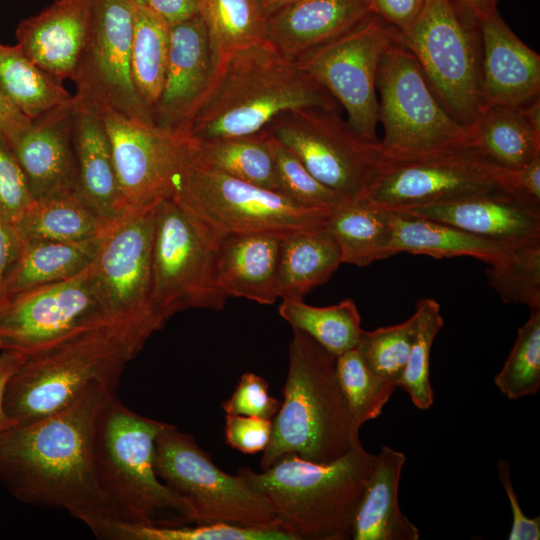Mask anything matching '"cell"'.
Listing matches in <instances>:
<instances>
[{
    "instance_id": "obj_35",
    "label": "cell",
    "mask_w": 540,
    "mask_h": 540,
    "mask_svg": "<svg viewBox=\"0 0 540 540\" xmlns=\"http://www.w3.org/2000/svg\"><path fill=\"white\" fill-rule=\"evenodd\" d=\"M0 86L10 101L30 119L73 99L60 80L37 66L18 45L0 43Z\"/></svg>"
},
{
    "instance_id": "obj_36",
    "label": "cell",
    "mask_w": 540,
    "mask_h": 540,
    "mask_svg": "<svg viewBox=\"0 0 540 540\" xmlns=\"http://www.w3.org/2000/svg\"><path fill=\"white\" fill-rule=\"evenodd\" d=\"M89 529L96 537L109 540H291L275 527L226 522L167 526L100 518Z\"/></svg>"
},
{
    "instance_id": "obj_23",
    "label": "cell",
    "mask_w": 540,
    "mask_h": 540,
    "mask_svg": "<svg viewBox=\"0 0 540 540\" xmlns=\"http://www.w3.org/2000/svg\"><path fill=\"white\" fill-rule=\"evenodd\" d=\"M403 212L498 240L540 239V206L527 203L499 188Z\"/></svg>"
},
{
    "instance_id": "obj_8",
    "label": "cell",
    "mask_w": 540,
    "mask_h": 540,
    "mask_svg": "<svg viewBox=\"0 0 540 540\" xmlns=\"http://www.w3.org/2000/svg\"><path fill=\"white\" fill-rule=\"evenodd\" d=\"M376 88L382 160L400 161L474 147L469 129L441 105L413 54L400 41L383 56Z\"/></svg>"
},
{
    "instance_id": "obj_21",
    "label": "cell",
    "mask_w": 540,
    "mask_h": 540,
    "mask_svg": "<svg viewBox=\"0 0 540 540\" xmlns=\"http://www.w3.org/2000/svg\"><path fill=\"white\" fill-rule=\"evenodd\" d=\"M483 103L521 106L539 96L540 56L509 28L497 11L478 24Z\"/></svg>"
},
{
    "instance_id": "obj_39",
    "label": "cell",
    "mask_w": 540,
    "mask_h": 540,
    "mask_svg": "<svg viewBox=\"0 0 540 540\" xmlns=\"http://www.w3.org/2000/svg\"><path fill=\"white\" fill-rule=\"evenodd\" d=\"M214 59L267 41L266 17L257 0H201Z\"/></svg>"
},
{
    "instance_id": "obj_31",
    "label": "cell",
    "mask_w": 540,
    "mask_h": 540,
    "mask_svg": "<svg viewBox=\"0 0 540 540\" xmlns=\"http://www.w3.org/2000/svg\"><path fill=\"white\" fill-rule=\"evenodd\" d=\"M101 238L75 242L22 240L17 261L5 286V298L79 276L94 263Z\"/></svg>"
},
{
    "instance_id": "obj_10",
    "label": "cell",
    "mask_w": 540,
    "mask_h": 540,
    "mask_svg": "<svg viewBox=\"0 0 540 540\" xmlns=\"http://www.w3.org/2000/svg\"><path fill=\"white\" fill-rule=\"evenodd\" d=\"M154 468L188 505L193 524L226 522L278 529L270 504L243 476L219 469L190 434L172 424L156 439Z\"/></svg>"
},
{
    "instance_id": "obj_45",
    "label": "cell",
    "mask_w": 540,
    "mask_h": 540,
    "mask_svg": "<svg viewBox=\"0 0 540 540\" xmlns=\"http://www.w3.org/2000/svg\"><path fill=\"white\" fill-rule=\"evenodd\" d=\"M267 133L274 159L279 193L301 205L316 208L334 209L346 201L319 182L291 150L268 131Z\"/></svg>"
},
{
    "instance_id": "obj_9",
    "label": "cell",
    "mask_w": 540,
    "mask_h": 540,
    "mask_svg": "<svg viewBox=\"0 0 540 540\" xmlns=\"http://www.w3.org/2000/svg\"><path fill=\"white\" fill-rule=\"evenodd\" d=\"M219 242L173 198H164L156 204L151 295L162 326L171 316L186 309L224 308L228 297L215 279Z\"/></svg>"
},
{
    "instance_id": "obj_28",
    "label": "cell",
    "mask_w": 540,
    "mask_h": 540,
    "mask_svg": "<svg viewBox=\"0 0 540 540\" xmlns=\"http://www.w3.org/2000/svg\"><path fill=\"white\" fill-rule=\"evenodd\" d=\"M393 212L390 256L399 253L437 259L469 256L492 265L506 258L519 243L527 241L492 239L436 220Z\"/></svg>"
},
{
    "instance_id": "obj_16",
    "label": "cell",
    "mask_w": 540,
    "mask_h": 540,
    "mask_svg": "<svg viewBox=\"0 0 540 540\" xmlns=\"http://www.w3.org/2000/svg\"><path fill=\"white\" fill-rule=\"evenodd\" d=\"M495 164L476 148L382 163L362 199L392 210L447 202L497 189Z\"/></svg>"
},
{
    "instance_id": "obj_51",
    "label": "cell",
    "mask_w": 540,
    "mask_h": 540,
    "mask_svg": "<svg viewBox=\"0 0 540 540\" xmlns=\"http://www.w3.org/2000/svg\"><path fill=\"white\" fill-rule=\"evenodd\" d=\"M375 14L399 31L407 30L420 15L426 0H370Z\"/></svg>"
},
{
    "instance_id": "obj_50",
    "label": "cell",
    "mask_w": 540,
    "mask_h": 540,
    "mask_svg": "<svg viewBox=\"0 0 540 540\" xmlns=\"http://www.w3.org/2000/svg\"><path fill=\"white\" fill-rule=\"evenodd\" d=\"M496 471L512 510V526L508 535L509 540H539L540 517L529 518L522 511L517 494L512 485L510 476V464L505 458L498 459Z\"/></svg>"
},
{
    "instance_id": "obj_42",
    "label": "cell",
    "mask_w": 540,
    "mask_h": 540,
    "mask_svg": "<svg viewBox=\"0 0 540 540\" xmlns=\"http://www.w3.org/2000/svg\"><path fill=\"white\" fill-rule=\"evenodd\" d=\"M416 330L403 375L397 385L420 410L429 409L434 403L430 383L429 362L431 348L437 333L444 324L439 303L432 298L417 301L414 312Z\"/></svg>"
},
{
    "instance_id": "obj_12",
    "label": "cell",
    "mask_w": 540,
    "mask_h": 540,
    "mask_svg": "<svg viewBox=\"0 0 540 540\" xmlns=\"http://www.w3.org/2000/svg\"><path fill=\"white\" fill-rule=\"evenodd\" d=\"M399 41L417 59L441 105L468 128L483 103L478 27L466 24L448 0H426L415 22L399 31Z\"/></svg>"
},
{
    "instance_id": "obj_38",
    "label": "cell",
    "mask_w": 540,
    "mask_h": 540,
    "mask_svg": "<svg viewBox=\"0 0 540 540\" xmlns=\"http://www.w3.org/2000/svg\"><path fill=\"white\" fill-rule=\"evenodd\" d=\"M278 311L292 329L307 333L336 357L355 348L363 332L352 299L326 307L311 306L302 299H282Z\"/></svg>"
},
{
    "instance_id": "obj_27",
    "label": "cell",
    "mask_w": 540,
    "mask_h": 540,
    "mask_svg": "<svg viewBox=\"0 0 540 540\" xmlns=\"http://www.w3.org/2000/svg\"><path fill=\"white\" fill-rule=\"evenodd\" d=\"M405 455L383 446L375 457L371 474L357 507L353 540H418V528L398 503V489Z\"/></svg>"
},
{
    "instance_id": "obj_33",
    "label": "cell",
    "mask_w": 540,
    "mask_h": 540,
    "mask_svg": "<svg viewBox=\"0 0 540 540\" xmlns=\"http://www.w3.org/2000/svg\"><path fill=\"white\" fill-rule=\"evenodd\" d=\"M111 224L76 193L35 200L15 230L21 240L85 241L102 237Z\"/></svg>"
},
{
    "instance_id": "obj_41",
    "label": "cell",
    "mask_w": 540,
    "mask_h": 540,
    "mask_svg": "<svg viewBox=\"0 0 540 540\" xmlns=\"http://www.w3.org/2000/svg\"><path fill=\"white\" fill-rule=\"evenodd\" d=\"M486 273L504 303L540 309V239L519 243L506 258L489 265Z\"/></svg>"
},
{
    "instance_id": "obj_25",
    "label": "cell",
    "mask_w": 540,
    "mask_h": 540,
    "mask_svg": "<svg viewBox=\"0 0 540 540\" xmlns=\"http://www.w3.org/2000/svg\"><path fill=\"white\" fill-rule=\"evenodd\" d=\"M288 232H254L223 237L217 248L215 279L229 297L261 305L277 300L275 277L281 244Z\"/></svg>"
},
{
    "instance_id": "obj_3",
    "label": "cell",
    "mask_w": 540,
    "mask_h": 540,
    "mask_svg": "<svg viewBox=\"0 0 540 540\" xmlns=\"http://www.w3.org/2000/svg\"><path fill=\"white\" fill-rule=\"evenodd\" d=\"M375 457L358 441L331 463L291 453L266 470L241 467L238 473L268 501L278 529L291 540H349Z\"/></svg>"
},
{
    "instance_id": "obj_54",
    "label": "cell",
    "mask_w": 540,
    "mask_h": 540,
    "mask_svg": "<svg viewBox=\"0 0 540 540\" xmlns=\"http://www.w3.org/2000/svg\"><path fill=\"white\" fill-rule=\"evenodd\" d=\"M456 14L468 25L478 27L479 22L497 11L499 0H448Z\"/></svg>"
},
{
    "instance_id": "obj_47",
    "label": "cell",
    "mask_w": 540,
    "mask_h": 540,
    "mask_svg": "<svg viewBox=\"0 0 540 540\" xmlns=\"http://www.w3.org/2000/svg\"><path fill=\"white\" fill-rule=\"evenodd\" d=\"M221 406L226 414L272 419L281 402L269 394L267 380L246 372L241 375L233 394Z\"/></svg>"
},
{
    "instance_id": "obj_44",
    "label": "cell",
    "mask_w": 540,
    "mask_h": 540,
    "mask_svg": "<svg viewBox=\"0 0 540 540\" xmlns=\"http://www.w3.org/2000/svg\"><path fill=\"white\" fill-rule=\"evenodd\" d=\"M415 330L413 314L400 324L363 330L355 349L373 373L397 386L408 361Z\"/></svg>"
},
{
    "instance_id": "obj_11",
    "label": "cell",
    "mask_w": 540,
    "mask_h": 540,
    "mask_svg": "<svg viewBox=\"0 0 540 540\" xmlns=\"http://www.w3.org/2000/svg\"><path fill=\"white\" fill-rule=\"evenodd\" d=\"M156 204L129 211L112 223L101 238L91 267L105 316L124 332L136 354L152 333L163 327L151 295Z\"/></svg>"
},
{
    "instance_id": "obj_19",
    "label": "cell",
    "mask_w": 540,
    "mask_h": 540,
    "mask_svg": "<svg viewBox=\"0 0 540 540\" xmlns=\"http://www.w3.org/2000/svg\"><path fill=\"white\" fill-rule=\"evenodd\" d=\"M77 106L73 99L5 138L16 157L35 200L75 193L74 128Z\"/></svg>"
},
{
    "instance_id": "obj_4",
    "label": "cell",
    "mask_w": 540,
    "mask_h": 540,
    "mask_svg": "<svg viewBox=\"0 0 540 540\" xmlns=\"http://www.w3.org/2000/svg\"><path fill=\"white\" fill-rule=\"evenodd\" d=\"M288 358L283 401L272 418L261 471L291 453L311 462L331 463L360 441V429L338 384L336 356L307 333L293 329Z\"/></svg>"
},
{
    "instance_id": "obj_34",
    "label": "cell",
    "mask_w": 540,
    "mask_h": 540,
    "mask_svg": "<svg viewBox=\"0 0 540 540\" xmlns=\"http://www.w3.org/2000/svg\"><path fill=\"white\" fill-rule=\"evenodd\" d=\"M193 143L194 155L204 164L249 184L278 192L279 186L268 133L261 132Z\"/></svg>"
},
{
    "instance_id": "obj_29",
    "label": "cell",
    "mask_w": 540,
    "mask_h": 540,
    "mask_svg": "<svg viewBox=\"0 0 540 540\" xmlns=\"http://www.w3.org/2000/svg\"><path fill=\"white\" fill-rule=\"evenodd\" d=\"M325 226L285 234L275 277L278 298L303 300L342 263L338 244Z\"/></svg>"
},
{
    "instance_id": "obj_55",
    "label": "cell",
    "mask_w": 540,
    "mask_h": 540,
    "mask_svg": "<svg viewBox=\"0 0 540 540\" xmlns=\"http://www.w3.org/2000/svg\"><path fill=\"white\" fill-rule=\"evenodd\" d=\"M30 121L31 119L10 101L0 86V133L8 138L25 128Z\"/></svg>"
},
{
    "instance_id": "obj_40",
    "label": "cell",
    "mask_w": 540,
    "mask_h": 540,
    "mask_svg": "<svg viewBox=\"0 0 540 540\" xmlns=\"http://www.w3.org/2000/svg\"><path fill=\"white\" fill-rule=\"evenodd\" d=\"M338 384L354 424L376 419L397 387L373 373L353 348L336 357Z\"/></svg>"
},
{
    "instance_id": "obj_37",
    "label": "cell",
    "mask_w": 540,
    "mask_h": 540,
    "mask_svg": "<svg viewBox=\"0 0 540 540\" xmlns=\"http://www.w3.org/2000/svg\"><path fill=\"white\" fill-rule=\"evenodd\" d=\"M169 45L170 26L148 7L136 5L131 73L135 90L151 114L163 88Z\"/></svg>"
},
{
    "instance_id": "obj_17",
    "label": "cell",
    "mask_w": 540,
    "mask_h": 540,
    "mask_svg": "<svg viewBox=\"0 0 540 540\" xmlns=\"http://www.w3.org/2000/svg\"><path fill=\"white\" fill-rule=\"evenodd\" d=\"M91 267L70 280L6 297L0 303V351L28 354L107 319Z\"/></svg>"
},
{
    "instance_id": "obj_20",
    "label": "cell",
    "mask_w": 540,
    "mask_h": 540,
    "mask_svg": "<svg viewBox=\"0 0 540 540\" xmlns=\"http://www.w3.org/2000/svg\"><path fill=\"white\" fill-rule=\"evenodd\" d=\"M207 26L200 14L170 27V45L161 95L152 109L153 124L186 136L189 119L214 69Z\"/></svg>"
},
{
    "instance_id": "obj_26",
    "label": "cell",
    "mask_w": 540,
    "mask_h": 540,
    "mask_svg": "<svg viewBox=\"0 0 540 540\" xmlns=\"http://www.w3.org/2000/svg\"><path fill=\"white\" fill-rule=\"evenodd\" d=\"M74 140L75 193L112 224L127 211L121 198L111 143L102 118L77 108Z\"/></svg>"
},
{
    "instance_id": "obj_30",
    "label": "cell",
    "mask_w": 540,
    "mask_h": 540,
    "mask_svg": "<svg viewBox=\"0 0 540 540\" xmlns=\"http://www.w3.org/2000/svg\"><path fill=\"white\" fill-rule=\"evenodd\" d=\"M468 129L474 148L500 167L517 169L540 157V130L521 106L482 103Z\"/></svg>"
},
{
    "instance_id": "obj_57",
    "label": "cell",
    "mask_w": 540,
    "mask_h": 540,
    "mask_svg": "<svg viewBox=\"0 0 540 540\" xmlns=\"http://www.w3.org/2000/svg\"><path fill=\"white\" fill-rule=\"evenodd\" d=\"M258 4L265 15L269 16L281 7L288 5L296 0H257Z\"/></svg>"
},
{
    "instance_id": "obj_58",
    "label": "cell",
    "mask_w": 540,
    "mask_h": 540,
    "mask_svg": "<svg viewBox=\"0 0 540 540\" xmlns=\"http://www.w3.org/2000/svg\"><path fill=\"white\" fill-rule=\"evenodd\" d=\"M138 6H146V0H131Z\"/></svg>"
},
{
    "instance_id": "obj_46",
    "label": "cell",
    "mask_w": 540,
    "mask_h": 540,
    "mask_svg": "<svg viewBox=\"0 0 540 540\" xmlns=\"http://www.w3.org/2000/svg\"><path fill=\"white\" fill-rule=\"evenodd\" d=\"M34 202L27 179L0 133V215L15 227Z\"/></svg>"
},
{
    "instance_id": "obj_5",
    "label": "cell",
    "mask_w": 540,
    "mask_h": 540,
    "mask_svg": "<svg viewBox=\"0 0 540 540\" xmlns=\"http://www.w3.org/2000/svg\"><path fill=\"white\" fill-rule=\"evenodd\" d=\"M137 354L109 319L83 326L28 354L7 381L4 411L13 425L53 414L92 382L117 390L125 366Z\"/></svg>"
},
{
    "instance_id": "obj_7",
    "label": "cell",
    "mask_w": 540,
    "mask_h": 540,
    "mask_svg": "<svg viewBox=\"0 0 540 540\" xmlns=\"http://www.w3.org/2000/svg\"><path fill=\"white\" fill-rule=\"evenodd\" d=\"M170 197L220 240L234 234L325 226L333 210L301 205L218 171L194 155L192 140Z\"/></svg>"
},
{
    "instance_id": "obj_2",
    "label": "cell",
    "mask_w": 540,
    "mask_h": 540,
    "mask_svg": "<svg viewBox=\"0 0 540 540\" xmlns=\"http://www.w3.org/2000/svg\"><path fill=\"white\" fill-rule=\"evenodd\" d=\"M337 109V101L268 40L215 59L210 81L186 128L195 142L261 132L282 112Z\"/></svg>"
},
{
    "instance_id": "obj_1",
    "label": "cell",
    "mask_w": 540,
    "mask_h": 540,
    "mask_svg": "<svg viewBox=\"0 0 540 540\" xmlns=\"http://www.w3.org/2000/svg\"><path fill=\"white\" fill-rule=\"evenodd\" d=\"M116 389L95 381L68 406L0 432V481L19 501L61 508L87 526L106 517L93 466V435Z\"/></svg>"
},
{
    "instance_id": "obj_52",
    "label": "cell",
    "mask_w": 540,
    "mask_h": 540,
    "mask_svg": "<svg viewBox=\"0 0 540 540\" xmlns=\"http://www.w3.org/2000/svg\"><path fill=\"white\" fill-rule=\"evenodd\" d=\"M21 243L15 228L0 215V303L5 298V286L17 261Z\"/></svg>"
},
{
    "instance_id": "obj_43",
    "label": "cell",
    "mask_w": 540,
    "mask_h": 540,
    "mask_svg": "<svg viewBox=\"0 0 540 540\" xmlns=\"http://www.w3.org/2000/svg\"><path fill=\"white\" fill-rule=\"evenodd\" d=\"M494 383L510 400L535 395L540 388V309L530 310Z\"/></svg>"
},
{
    "instance_id": "obj_6",
    "label": "cell",
    "mask_w": 540,
    "mask_h": 540,
    "mask_svg": "<svg viewBox=\"0 0 540 540\" xmlns=\"http://www.w3.org/2000/svg\"><path fill=\"white\" fill-rule=\"evenodd\" d=\"M168 423L144 417L111 394L98 414L93 466L107 519L157 524L161 512L191 523L188 505L157 476L155 442Z\"/></svg>"
},
{
    "instance_id": "obj_32",
    "label": "cell",
    "mask_w": 540,
    "mask_h": 540,
    "mask_svg": "<svg viewBox=\"0 0 540 540\" xmlns=\"http://www.w3.org/2000/svg\"><path fill=\"white\" fill-rule=\"evenodd\" d=\"M393 217V211L358 198L335 207L325 227L338 244L342 263L363 267L391 257Z\"/></svg>"
},
{
    "instance_id": "obj_15",
    "label": "cell",
    "mask_w": 540,
    "mask_h": 540,
    "mask_svg": "<svg viewBox=\"0 0 540 540\" xmlns=\"http://www.w3.org/2000/svg\"><path fill=\"white\" fill-rule=\"evenodd\" d=\"M135 9L131 0H93L89 34L72 79L74 101L100 117L114 112L153 124L131 73Z\"/></svg>"
},
{
    "instance_id": "obj_13",
    "label": "cell",
    "mask_w": 540,
    "mask_h": 540,
    "mask_svg": "<svg viewBox=\"0 0 540 540\" xmlns=\"http://www.w3.org/2000/svg\"><path fill=\"white\" fill-rule=\"evenodd\" d=\"M323 185L345 200L361 198L382 163L379 142L359 136L337 109L280 113L265 127Z\"/></svg>"
},
{
    "instance_id": "obj_24",
    "label": "cell",
    "mask_w": 540,
    "mask_h": 540,
    "mask_svg": "<svg viewBox=\"0 0 540 540\" xmlns=\"http://www.w3.org/2000/svg\"><path fill=\"white\" fill-rule=\"evenodd\" d=\"M372 14L370 0H296L266 17L267 40L297 58Z\"/></svg>"
},
{
    "instance_id": "obj_14",
    "label": "cell",
    "mask_w": 540,
    "mask_h": 540,
    "mask_svg": "<svg viewBox=\"0 0 540 540\" xmlns=\"http://www.w3.org/2000/svg\"><path fill=\"white\" fill-rule=\"evenodd\" d=\"M399 42V30L370 14L359 24L295 58L347 113L350 127L367 141L376 134V81L385 53Z\"/></svg>"
},
{
    "instance_id": "obj_18",
    "label": "cell",
    "mask_w": 540,
    "mask_h": 540,
    "mask_svg": "<svg viewBox=\"0 0 540 540\" xmlns=\"http://www.w3.org/2000/svg\"><path fill=\"white\" fill-rule=\"evenodd\" d=\"M108 133L121 198L127 212L170 197L191 140L114 112L102 117Z\"/></svg>"
},
{
    "instance_id": "obj_53",
    "label": "cell",
    "mask_w": 540,
    "mask_h": 540,
    "mask_svg": "<svg viewBox=\"0 0 540 540\" xmlns=\"http://www.w3.org/2000/svg\"><path fill=\"white\" fill-rule=\"evenodd\" d=\"M201 0H146V7L170 27L200 14Z\"/></svg>"
},
{
    "instance_id": "obj_49",
    "label": "cell",
    "mask_w": 540,
    "mask_h": 540,
    "mask_svg": "<svg viewBox=\"0 0 540 540\" xmlns=\"http://www.w3.org/2000/svg\"><path fill=\"white\" fill-rule=\"evenodd\" d=\"M495 179L499 189L527 203L540 206V157L517 169L503 168L495 164Z\"/></svg>"
},
{
    "instance_id": "obj_56",
    "label": "cell",
    "mask_w": 540,
    "mask_h": 540,
    "mask_svg": "<svg viewBox=\"0 0 540 540\" xmlns=\"http://www.w3.org/2000/svg\"><path fill=\"white\" fill-rule=\"evenodd\" d=\"M22 359V353L0 351V432L12 426L4 411V392L8 379L19 366Z\"/></svg>"
},
{
    "instance_id": "obj_48",
    "label": "cell",
    "mask_w": 540,
    "mask_h": 540,
    "mask_svg": "<svg viewBox=\"0 0 540 540\" xmlns=\"http://www.w3.org/2000/svg\"><path fill=\"white\" fill-rule=\"evenodd\" d=\"M225 441L244 454H256L267 447L272 433V419L226 414Z\"/></svg>"
},
{
    "instance_id": "obj_22",
    "label": "cell",
    "mask_w": 540,
    "mask_h": 540,
    "mask_svg": "<svg viewBox=\"0 0 540 540\" xmlns=\"http://www.w3.org/2000/svg\"><path fill=\"white\" fill-rule=\"evenodd\" d=\"M93 0H56L17 27V45L37 66L62 81L73 79L85 46Z\"/></svg>"
}]
</instances>
